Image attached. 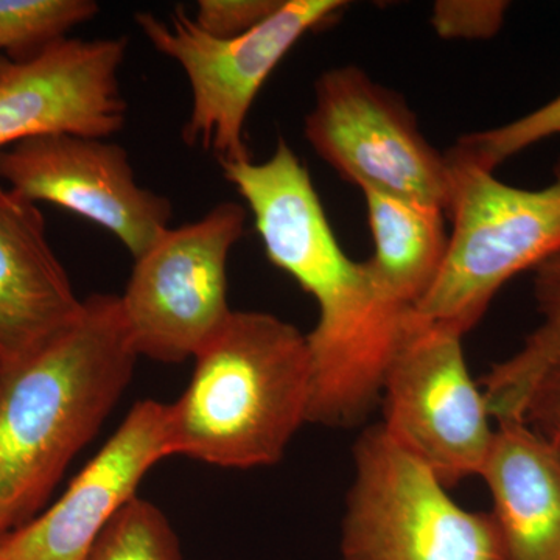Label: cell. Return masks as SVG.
I'll return each mask as SVG.
<instances>
[{
	"label": "cell",
	"instance_id": "1",
	"mask_svg": "<svg viewBox=\"0 0 560 560\" xmlns=\"http://www.w3.org/2000/svg\"><path fill=\"white\" fill-rule=\"evenodd\" d=\"M245 200L268 260L311 294L319 318L307 335L313 371L308 422H359L410 330L412 308L390 300L366 261L350 260L335 237L311 173L283 139L264 162L221 165Z\"/></svg>",
	"mask_w": 560,
	"mask_h": 560
},
{
	"label": "cell",
	"instance_id": "2",
	"mask_svg": "<svg viewBox=\"0 0 560 560\" xmlns=\"http://www.w3.org/2000/svg\"><path fill=\"white\" fill-rule=\"evenodd\" d=\"M138 359L119 294L94 293L60 337L0 370V540L38 515L116 407Z\"/></svg>",
	"mask_w": 560,
	"mask_h": 560
},
{
	"label": "cell",
	"instance_id": "3",
	"mask_svg": "<svg viewBox=\"0 0 560 560\" xmlns=\"http://www.w3.org/2000/svg\"><path fill=\"white\" fill-rule=\"evenodd\" d=\"M307 335L265 312L232 311L195 355L189 386L167 405L172 456L226 469L278 463L308 422Z\"/></svg>",
	"mask_w": 560,
	"mask_h": 560
},
{
	"label": "cell",
	"instance_id": "4",
	"mask_svg": "<svg viewBox=\"0 0 560 560\" xmlns=\"http://www.w3.org/2000/svg\"><path fill=\"white\" fill-rule=\"evenodd\" d=\"M447 162V256L415 315L464 337L508 280L559 256L560 161L541 189H521L493 172Z\"/></svg>",
	"mask_w": 560,
	"mask_h": 560
},
{
	"label": "cell",
	"instance_id": "5",
	"mask_svg": "<svg viewBox=\"0 0 560 560\" xmlns=\"http://www.w3.org/2000/svg\"><path fill=\"white\" fill-rule=\"evenodd\" d=\"M346 7L342 0H282L267 21L230 39L202 32L180 5L167 20L140 11L135 22L189 80L191 108L184 142L209 151L221 167L250 160L245 125L272 70L305 35L326 27Z\"/></svg>",
	"mask_w": 560,
	"mask_h": 560
},
{
	"label": "cell",
	"instance_id": "6",
	"mask_svg": "<svg viewBox=\"0 0 560 560\" xmlns=\"http://www.w3.org/2000/svg\"><path fill=\"white\" fill-rule=\"evenodd\" d=\"M342 558L506 560V552L492 515L463 510L377 425L357 442Z\"/></svg>",
	"mask_w": 560,
	"mask_h": 560
},
{
	"label": "cell",
	"instance_id": "7",
	"mask_svg": "<svg viewBox=\"0 0 560 560\" xmlns=\"http://www.w3.org/2000/svg\"><path fill=\"white\" fill-rule=\"evenodd\" d=\"M248 209L224 201L200 220L168 228L135 259L124 294L125 326L139 357L180 363L223 327L228 304V260L245 234Z\"/></svg>",
	"mask_w": 560,
	"mask_h": 560
},
{
	"label": "cell",
	"instance_id": "8",
	"mask_svg": "<svg viewBox=\"0 0 560 560\" xmlns=\"http://www.w3.org/2000/svg\"><path fill=\"white\" fill-rule=\"evenodd\" d=\"M304 135L320 160L361 191H385L447 210V158L420 132L400 95L363 69L340 66L320 73Z\"/></svg>",
	"mask_w": 560,
	"mask_h": 560
},
{
	"label": "cell",
	"instance_id": "9",
	"mask_svg": "<svg viewBox=\"0 0 560 560\" xmlns=\"http://www.w3.org/2000/svg\"><path fill=\"white\" fill-rule=\"evenodd\" d=\"M382 393L383 430L445 488L481 474L495 430L467 370L463 335L412 316Z\"/></svg>",
	"mask_w": 560,
	"mask_h": 560
},
{
	"label": "cell",
	"instance_id": "10",
	"mask_svg": "<svg viewBox=\"0 0 560 560\" xmlns=\"http://www.w3.org/2000/svg\"><path fill=\"white\" fill-rule=\"evenodd\" d=\"M0 179L36 205L92 221L135 259L171 228V200L140 186L130 154L109 139L57 132L21 140L0 150Z\"/></svg>",
	"mask_w": 560,
	"mask_h": 560
},
{
	"label": "cell",
	"instance_id": "11",
	"mask_svg": "<svg viewBox=\"0 0 560 560\" xmlns=\"http://www.w3.org/2000/svg\"><path fill=\"white\" fill-rule=\"evenodd\" d=\"M127 49L124 36L68 38L24 62L0 55V150L57 132L117 135L128 114L119 79Z\"/></svg>",
	"mask_w": 560,
	"mask_h": 560
},
{
	"label": "cell",
	"instance_id": "12",
	"mask_svg": "<svg viewBox=\"0 0 560 560\" xmlns=\"http://www.w3.org/2000/svg\"><path fill=\"white\" fill-rule=\"evenodd\" d=\"M168 456L167 405L139 401L61 499L0 540V560H90L110 518Z\"/></svg>",
	"mask_w": 560,
	"mask_h": 560
},
{
	"label": "cell",
	"instance_id": "13",
	"mask_svg": "<svg viewBox=\"0 0 560 560\" xmlns=\"http://www.w3.org/2000/svg\"><path fill=\"white\" fill-rule=\"evenodd\" d=\"M36 202L0 186V370L28 359L83 312Z\"/></svg>",
	"mask_w": 560,
	"mask_h": 560
},
{
	"label": "cell",
	"instance_id": "14",
	"mask_svg": "<svg viewBox=\"0 0 560 560\" xmlns=\"http://www.w3.org/2000/svg\"><path fill=\"white\" fill-rule=\"evenodd\" d=\"M480 477L506 560H560V456L525 422H501Z\"/></svg>",
	"mask_w": 560,
	"mask_h": 560
},
{
	"label": "cell",
	"instance_id": "15",
	"mask_svg": "<svg viewBox=\"0 0 560 560\" xmlns=\"http://www.w3.org/2000/svg\"><path fill=\"white\" fill-rule=\"evenodd\" d=\"M374 254L366 260L375 283L404 307H418L436 282L451 232L444 209L378 190H363Z\"/></svg>",
	"mask_w": 560,
	"mask_h": 560
},
{
	"label": "cell",
	"instance_id": "16",
	"mask_svg": "<svg viewBox=\"0 0 560 560\" xmlns=\"http://www.w3.org/2000/svg\"><path fill=\"white\" fill-rule=\"evenodd\" d=\"M534 298L540 324L525 345L489 372L486 404L499 422L522 420L530 393L560 361V254L534 270Z\"/></svg>",
	"mask_w": 560,
	"mask_h": 560
},
{
	"label": "cell",
	"instance_id": "17",
	"mask_svg": "<svg viewBox=\"0 0 560 560\" xmlns=\"http://www.w3.org/2000/svg\"><path fill=\"white\" fill-rule=\"evenodd\" d=\"M98 13L94 0H0V51L11 61L33 60Z\"/></svg>",
	"mask_w": 560,
	"mask_h": 560
},
{
	"label": "cell",
	"instance_id": "18",
	"mask_svg": "<svg viewBox=\"0 0 560 560\" xmlns=\"http://www.w3.org/2000/svg\"><path fill=\"white\" fill-rule=\"evenodd\" d=\"M90 560H183V556L164 512L135 497L102 530Z\"/></svg>",
	"mask_w": 560,
	"mask_h": 560
},
{
	"label": "cell",
	"instance_id": "19",
	"mask_svg": "<svg viewBox=\"0 0 560 560\" xmlns=\"http://www.w3.org/2000/svg\"><path fill=\"white\" fill-rule=\"evenodd\" d=\"M560 135V94L526 116L492 130L464 135L445 156L458 164L495 172L499 165L544 140Z\"/></svg>",
	"mask_w": 560,
	"mask_h": 560
},
{
	"label": "cell",
	"instance_id": "20",
	"mask_svg": "<svg viewBox=\"0 0 560 560\" xmlns=\"http://www.w3.org/2000/svg\"><path fill=\"white\" fill-rule=\"evenodd\" d=\"M510 3L503 0H441L431 25L444 39H489L500 32Z\"/></svg>",
	"mask_w": 560,
	"mask_h": 560
},
{
	"label": "cell",
	"instance_id": "21",
	"mask_svg": "<svg viewBox=\"0 0 560 560\" xmlns=\"http://www.w3.org/2000/svg\"><path fill=\"white\" fill-rule=\"evenodd\" d=\"M280 3L282 0H200L191 18L213 38H237L267 21Z\"/></svg>",
	"mask_w": 560,
	"mask_h": 560
},
{
	"label": "cell",
	"instance_id": "22",
	"mask_svg": "<svg viewBox=\"0 0 560 560\" xmlns=\"http://www.w3.org/2000/svg\"><path fill=\"white\" fill-rule=\"evenodd\" d=\"M523 422L540 434H548L560 427V361L530 393Z\"/></svg>",
	"mask_w": 560,
	"mask_h": 560
},
{
	"label": "cell",
	"instance_id": "23",
	"mask_svg": "<svg viewBox=\"0 0 560 560\" xmlns=\"http://www.w3.org/2000/svg\"><path fill=\"white\" fill-rule=\"evenodd\" d=\"M541 436L547 438V440L550 441L552 445H555V448L558 451L560 456V427L550 431L548 434H541Z\"/></svg>",
	"mask_w": 560,
	"mask_h": 560
}]
</instances>
